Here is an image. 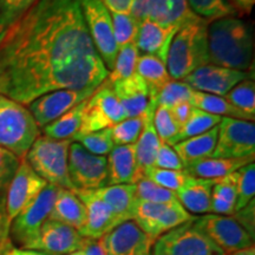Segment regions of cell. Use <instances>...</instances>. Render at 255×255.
Listing matches in <instances>:
<instances>
[{"mask_svg":"<svg viewBox=\"0 0 255 255\" xmlns=\"http://www.w3.org/2000/svg\"><path fill=\"white\" fill-rule=\"evenodd\" d=\"M126 119V111L120 100L104 81L88 100L81 130L73 141L82 135L114 127Z\"/></svg>","mask_w":255,"mask_h":255,"instance_id":"30bf717a","label":"cell"},{"mask_svg":"<svg viewBox=\"0 0 255 255\" xmlns=\"http://www.w3.org/2000/svg\"><path fill=\"white\" fill-rule=\"evenodd\" d=\"M81 251L83 255H105L100 240H91V239H83Z\"/></svg>","mask_w":255,"mask_h":255,"instance_id":"db71d44e","label":"cell"},{"mask_svg":"<svg viewBox=\"0 0 255 255\" xmlns=\"http://www.w3.org/2000/svg\"><path fill=\"white\" fill-rule=\"evenodd\" d=\"M233 107L246 114L252 121L255 119V83L253 79H245L235 85L227 95L223 96Z\"/></svg>","mask_w":255,"mask_h":255,"instance_id":"e575fe53","label":"cell"},{"mask_svg":"<svg viewBox=\"0 0 255 255\" xmlns=\"http://www.w3.org/2000/svg\"><path fill=\"white\" fill-rule=\"evenodd\" d=\"M154 167L161 169H171V170H183L184 165L178 157L177 152L168 143L161 142L159 149L156 155Z\"/></svg>","mask_w":255,"mask_h":255,"instance_id":"c3c4849f","label":"cell"},{"mask_svg":"<svg viewBox=\"0 0 255 255\" xmlns=\"http://www.w3.org/2000/svg\"><path fill=\"white\" fill-rule=\"evenodd\" d=\"M214 181L213 184L212 195H214L219 199H221L229 205H233L235 207L237 205V181H238V174L237 171L233 174H229L227 176H223L221 178Z\"/></svg>","mask_w":255,"mask_h":255,"instance_id":"bcb514c9","label":"cell"},{"mask_svg":"<svg viewBox=\"0 0 255 255\" xmlns=\"http://www.w3.org/2000/svg\"><path fill=\"white\" fill-rule=\"evenodd\" d=\"M231 255H255V246L252 245V246L244 248V250L234 252V253H232Z\"/></svg>","mask_w":255,"mask_h":255,"instance_id":"6f0895ef","label":"cell"},{"mask_svg":"<svg viewBox=\"0 0 255 255\" xmlns=\"http://www.w3.org/2000/svg\"><path fill=\"white\" fill-rule=\"evenodd\" d=\"M38 0H0V20L6 27L18 20Z\"/></svg>","mask_w":255,"mask_h":255,"instance_id":"f6af8a7d","label":"cell"},{"mask_svg":"<svg viewBox=\"0 0 255 255\" xmlns=\"http://www.w3.org/2000/svg\"><path fill=\"white\" fill-rule=\"evenodd\" d=\"M11 247H13V246H8V247H5V248H2V250H0V255H2V254H4L5 252L7 251V250H9V248H11Z\"/></svg>","mask_w":255,"mask_h":255,"instance_id":"91938a15","label":"cell"},{"mask_svg":"<svg viewBox=\"0 0 255 255\" xmlns=\"http://www.w3.org/2000/svg\"><path fill=\"white\" fill-rule=\"evenodd\" d=\"M144 123V114L136 117H128L122 122L111 127V135L115 145L135 144Z\"/></svg>","mask_w":255,"mask_h":255,"instance_id":"8d00e7d4","label":"cell"},{"mask_svg":"<svg viewBox=\"0 0 255 255\" xmlns=\"http://www.w3.org/2000/svg\"><path fill=\"white\" fill-rule=\"evenodd\" d=\"M190 104L196 109H200L206 113L216 115L220 117H232V119L252 121L246 114L229 104L221 96H215L194 90L190 98ZM254 122V121H252Z\"/></svg>","mask_w":255,"mask_h":255,"instance_id":"4dcf8cb0","label":"cell"},{"mask_svg":"<svg viewBox=\"0 0 255 255\" xmlns=\"http://www.w3.org/2000/svg\"><path fill=\"white\" fill-rule=\"evenodd\" d=\"M68 168L73 189L97 190L109 184L107 156L91 154L77 142L69 148Z\"/></svg>","mask_w":255,"mask_h":255,"instance_id":"9c48e42d","label":"cell"},{"mask_svg":"<svg viewBox=\"0 0 255 255\" xmlns=\"http://www.w3.org/2000/svg\"><path fill=\"white\" fill-rule=\"evenodd\" d=\"M194 226L226 255L254 245V239L233 216L205 214L195 218Z\"/></svg>","mask_w":255,"mask_h":255,"instance_id":"8fae6325","label":"cell"},{"mask_svg":"<svg viewBox=\"0 0 255 255\" xmlns=\"http://www.w3.org/2000/svg\"><path fill=\"white\" fill-rule=\"evenodd\" d=\"M219 126L201 135L189 137L173 145L186 169L188 165L199 162L201 159L212 157L218 141Z\"/></svg>","mask_w":255,"mask_h":255,"instance_id":"4316f807","label":"cell"},{"mask_svg":"<svg viewBox=\"0 0 255 255\" xmlns=\"http://www.w3.org/2000/svg\"><path fill=\"white\" fill-rule=\"evenodd\" d=\"M214 181L191 176L176 191L177 200L190 214H210V200Z\"/></svg>","mask_w":255,"mask_h":255,"instance_id":"484cf974","label":"cell"},{"mask_svg":"<svg viewBox=\"0 0 255 255\" xmlns=\"http://www.w3.org/2000/svg\"><path fill=\"white\" fill-rule=\"evenodd\" d=\"M97 90V89H96ZM96 90H72L63 89L45 94L28 104V110L36 121L39 129L59 119L64 114L77 107L82 102L89 100Z\"/></svg>","mask_w":255,"mask_h":255,"instance_id":"5bb4252c","label":"cell"},{"mask_svg":"<svg viewBox=\"0 0 255 255\" xmlns=\"http://www.w3.org/2000/svg\"><path fill=\"white\" fill-rule=\"evenodd\" d=\"M155 241L132 220L121 223L100 239L105 255H148Z\"/></svg>","mask_w":255,"mask_h":255,"instance_id":"9a60e30c","label":"cell"},{"mask_svg":"<svg viewBox=\"0 0 255 255\" xmlns=\"http://www.w3.org/2000/svg\"><path fill=\"white\" fill-rule=\"evenodd\" d=\"M221 119L222 117L216 116V115L208 114L206 111L194 108L189 119L187 120V122L183 126H181L177 135L174 137L171 146L178 142L183 141V139L189 138V137H194L209 131L210 129L219 126L220 122H221Z\"/></svg>","mask_w":255,"mask_h":255,"instance_id":"d6a6232c","label":"cell"},{"mask_svg":"<svg viewBox=\"0 0 255 255\" xmlns=\"http://www.w3.org/2000/svg\"><path fill=\"white\" fill-rule=\"evenodd\" d=\"M108 11L113 13H130L133 0H100Z\"/></svg>","mask_w":255,"mask_h":255,"instance_id":"f5cc1de1","label":"cell"},{"mask_svg":"<svg viewBox=\"0 0 255 255\" xmlns=\"http://www.w3.org/2000/svg\"><path fill=\"white\" fill-rule=\"evenodd\" d=\"M117 96L128 117H136L145 113L150 102L148 85L137 73L110 85Z\"/></svg>","mask_w":255,"mask_h":255,"instance_id":"603a6c76","label":"cell"},{"mask_svg":"<svg viewBox=\"0 0 255 255\" xmlns=\"http://www.w3.org/2000/svg\"><path fill=\"white\" fill-rule=\"evenodd\" d=\"M191 11L207 21H214L226 17H235L237 11L228 0H187Z\"/></svg>","mask_w":255,"mask_h":255,"instance_id":"d590c367","label":"cell"},{"mask_svg":"<svg viewBox=\"0 0 255 255\" xmlns=\"http://www.w3.org/2000/svg\"><path fill=\"white\" fill-rule=\"evenodd\" d=\"M255 157L244 158H216L208 157L188 165L187 173L193 177L206 178V180H218L229 174L235 173L239 169L248 163L254 162Z\"/></svg>","mask_w":255,"mask_h":255,"instance_id":"83f0119b","label":"cell"},{"mask_svg":"<svg viewBox=\"0 0 255 255\" xmlns=\"http://www.w3.org/2000/svg\"><path fill=\"white\" fill-rule=\"evenodd\" d=\"M40 136V129L25 105L0 95V146L23 159Z\"/></svg>","mask_w":255,"mask_h":255,"instance_id":"277c9868","label":"cell"},{"mask_svg":"<svg viewBox=\"0 0 255 255\" xmlns=\"http://www.w3.org/2000/svg\"><path fill=\"white\" fill-rule=\"evenodd\" d=\"M2 255H56V254L46 253V252L37 251V250H26V248L11 247Z\"/></svg>","mask_w":255,"mask_h":255,"instance_id":"9f6ffc18","label":"cell"},{"mask_svg":"<svg viewBox=\"0 0 255 255\" xmlns=\"http://www.w3.org/2000/svg\"><path fill=\"white\" fill-rule=\"evenodd\" d=\"M194 218L156 239L152 255H226L194 226Z\"/></svg>","mask_w":255,"mask_h":255,"instance_id":"8992f818","label":"cell"},{"mask_svg":"<svg viewBox=\"0 0 255 255\" xmlns=\"http://www.w3.org/2000/svg\"><path fill=\"white\" fill-rule=\"evenodd\" d=\"M255 205L254 200H252L247 206L234 213L233 218L248 232V234L254 239L255 233Z\"/></svg>","mask_w":255,"mask_h":255,"instance_id":"681fc988","label":"cell"},{"mask_svg":"<svg viewBox=\"0 0 255 255\" xmlns=\"http://www.w3.org/2000/svg\"><path fill=\"white\" fill-rule=\"evenodd\" d=\"M209 63L247 72L253 68L254 37L251 27L237 17H226L208 25Z\"/></svg>","mask_w":255,"mask_h":255,"instance_id":"7a4b0ae2","label":"cell"},{"mask_svg":"<svg viewBox=\"0 0 255 255\" xmlns=\"http://www.w3.org/2000/svg\"><path fill=\"white\" fill-rule=\"evenodd\" d=\"M49 219L65 223L81 233L87 222V209L75 191L59 188Z\"/></svg>","mask_w":255,"mask_h":255,"instance_id":"cb8c5ba5","label":"cell"},{"mask_svg":"<svg viewBox=\"0 0 255 255\" xmlns=\"http://www.w3.org/2000/svg\"><path fill=\"white\" fill-rule=\"evenodd\" d=\"M108 72L79 0H38L0 36V95L23 105L63 89L96 90Z\"/></svg>","mask_w":255,"mask_h":255,"instance_id":"6da1fadb","label":"cell"},{"mask_svg":"<svg viewBox=\"0 0 255 255\" xmlns=\"http://www.w3.org/2000/svg\"><path fill=\"white\" fill-rule=\"evenodd\" d=\"M193 109L194 107L190 104V102H182V103H178L176 105H174L173 108H170L171 115H173V117L178 123L180 128L187 122L188 119H189Z\"/></svg>","mask_w":255,"mask_h":255,"instance_id":"816d5d0a","label":"cell"},{"mask_svg":"<svg viewBox=\"0 0 255 255\" xmlns=\"http://www.w3.org/2000/svg\"><path fill=\"white\" fill-rule=\"evenodd\" d=\"M139 57V51L137 49L136 43H130L128 45L119 49L114 68L108 72L105 82L109 85L116 82L126 79L136 73V64Z\"/></svg>","mask_w":255,"mask_h":255,"instance_id":"836d02e7","label":"cell"},{"mask_svg":"<svg viewBox=\"0 0 255 255\" xmlns=\"http://www.w3.org/2000/svg\"><path fill=\"white\" fill-rule=\"evenodd\" d=\"M69 255H83V252L79 250V251H77V252H73V253H71V254H69Z\"/></svg>","mask_w":255,"mask_h":255,"instance_id":"94428289","label":"cell"},{"mask_svg":"<svg viewBox=\"0 0 255 255\" xmlns=\"http://www.w3.org/2000/svg\"><path fill=\"white\" fill-rule=\"evenodd\" d=\"M237 205L235 212L247 206L255 195V164L254 162L248 163L237 171Z\"/></svg>","mask_w":255,"mask_h":255,"instance_id":"b9f144b4","label":"cell"},{"mask_svg":"<svg viewBox=\"0 0 255 255\" xmlns=\"http://www.w3.org/2000/svg\"><path fill=\"white\" fill-rule=\"evenodd\" d=\"M9 229H11V222L6 213L5 195H0V250L12 246V241L9 239Z\"/></svg>","mask_w":255,"mask_h":255,"instance_id":"f907efd6","label":"cell"},{"mask_svg":"<svg viewBox=\"0 0 255 255\" xmlns=\"http://www.w3.org/2000/svg\"><path fill=\"white\" fill-rule=\"evenodd\" d=\"M58 189V187L47 183L36 199L12 221L9 234L21 248H28L37 239L41 226L49 219Z\"/></svg>","mask_w":255,"mask_h":255,"instance_id":"ba28073f","label":"cell"},{"mask_svg":"<svg viewBox=\"0 0 255 255\" xmlns=\"http://www.w3.org/2000/svg\"><path fill=\"white\" fill-rule=\"evenodd\" d=\"M79 2L92 44L105 68L110 71L119 53L110 12L100 0H79Z\"/></svg>","mask_w":255,"mask_h":255,"instance_id":"52a82bcc","label":"cell"},{"mask_svg":"<svg viewBox=\"0 0 255 255\" xmlns=\"http://www.w3.org/2000/svg\"><path fill=\"white\" fill-rule=\"evenodd\" d=\"M208 25L209 21L197 15L175 33L165 58L171 79L183 81L195 70L210 64Z\"/></svg>","mask_w":255,"mask_h":255,"instance_id":"3957f363","label":"cell"},{"mask_svg":"<svg viewBox=\"0 0 255 255\" xmlns=\"http://www.w3.org/2000/svg\"><path fill=\"white\" fill-rule=\"evenodd\" d=\"M212 157H255L254 122L222 117L219 124L218 141Z\"/></svg>","mask_w":255,"mask_h":255,"instance_id":"7c38bea8","label":"cell"},{"mask_svg":"<svg viewBox=\"0 0 255 255\" xmlns=\"http://www.w3.org/2000/svg\"><path fill=\"white\" fill-rule=\"evenodd\" d=\"M113 28L116 40L117 47L128 45L130 43H135L138 31L139 23L130 13H113L110 12Z\"/></svg>","mask_w":255,"mask_h":255,"instance_id":"ab89813d","label":"cell"},{"mask_svg":"<svg viewBox=\"0 0 255 255\" xmlns=\"http://www.w3.org/2000/svg\"><path fill=\"white\" fill-rule=\"evenodd\" d=\"M148 255H152V254H151V252H150V253H149V254H148Z\"/></svg>","mask_w":255,"mask_h":255,"instance_id":"6125c7cd","label":"cell"},{"mask_svg":"<svg viewBox=\"0 0 255 255\" xmlns=\"http://www.w3.org/2000/svg\"><path fill=\"white\" fill-rule=\"evenodd\" d=\"M94 193L110 207L119 225L132 220L137 202L135 184H110Z\"/></svg>","mask_w":255,"mask_h":255,"instance_id":"d4e9b609","label":"cell"},{"mask_svg":"<svg viewBox=\"0 0 255 255\" xmlns=\"http://www.w3.org/2000/svg\"><path fill=\"white\" fill-rule=\"evenodd\" d=\"M5 28H6V25H5L4 23H2L1 20H0V36H1L2 32L5 31Z\"/></svg>","mask_w":255,"mask_h":255,"instance_id":"680465c9","label":"cell"},{"mask_svg":"<svg viewBox=\"0 0 255 255\" xmlns=\"http://www.w3.org/2000/svg\"><path fill=\"white\" fill-rule=\"evenodd\" d=\"M177 30L151 20H143L138 25L136 46L143 55L158 57L165 63L167 52Z\"/></svg>","mask_w":255,"mask_h":255,"instance_id":"44dd1931","label":"cell"},{"mask_svg":"<svg viewBox=\"0 0 255 255\" xmlns=\"http://www.w3.org/2000/svg\"><path fill=\"white\" fill-rule=\"evenodd\" d=\"M109 184H135L142 175L137 164L135 144L115 145L107 156Z\"/></svg>","mask_w":255,"mask_h":255,"instance_id":"ffe728a7","label":"cell"},{"mask_svg":"<svg viewBox=\"0 0 255 255\" xmlns=\"http://www.w3.org/2000/svg\"><path fill=\"white\" fill-rule=\"evenodd\" d=\"M248 78H251L250 72L207 64L187 76L183 82L195 91L223 97L235 85Z\"/></svg>","mask_w":255,"mask_h":255,"instance_id":"e0dca14e","label":"cell"},{"mask_svg":"<svg viewBox=\"0 0 255 255\" xmlns=\"http://www.w3.org/2000/svg\"><path fill=\"white\" fill-rule=\"evenodd\" d=\"M193 92L194 90L186 82L170 79L156 95V102H157V105L167 107L170 109L178 103L190 102Z\"/></svg>","mask_w":255,"mask_h":255,"instance_id":"f35d334b","label":"cell"},{"mask_svg":"<svg viewBox=\"0 0 255 255\" xmlns=\"http://www.w3.org/2000/svg\"><path fill=\"white\" fill-rule=\"evenodd\" d=\"M136 73L148 85L150 98H156L158 91L171 79L163 60L151 55H139Z\"/></svg>","mask_w":255,"mask_h":255,"instance_id":"f1b7e54d","label":"cell"},{"mask_svg":"<svg viewBox=\"0 0 255 255\" xmlns=\"http://www.w3.org/2000/svg\"><path fill=\"white\" fill-rule=\"evenodd\" d=\"M73 142L79 143L91 154L100 156H107L115 146L113 135H111V128L82 135L77 137Z\"/></svg>","mask_w":255,"mask_h":255,"instance_id":"7bdbcfd3","label":"cell"},{"mask_svg":"<svg viewBox=\"0 0 255 255\" xmlns=\"http://www.w3.org/2000/svg\"><path fill=\"white\" fill-rule=\"evenodd\" d=\"M83 238L77 229L65 223L47 219L36 240L26 250L43 251L56 255H69L81 250Z\"/></svg>","mask_w":255,"mask_h":255,"instance_id":"ac0fdd59","label":"cell"},{"mask_svg":"<svg viewBox=\"0 0 255 255\" xmlns=\"http://www.w3.org/2000/svg\"><path fill=\"white\" fill-rule=\"evenodd\" d=\"M20 161L21 159L11 151L0 146V194L7 189L20 164Z\"/></svg>","mask_w":255,"mask_h":255,"instance_id":"7dc6e473","label":"cell"},{"mask_svg":"<svg viewBox=\"0 0 255 255\" xmlns=\"http://www.w3.org/2000/svg\"><path fill=\"white\" fill-rule=\"evenodd\" d=\"M72 190L83 201L87 209V222L81 232L83 238L100 240L111 229L119 226L113 210L103 200L96 195L94 190Z\"/></svg>","mask_w":255,"mask_h":255,"instance_id":"d6986e66","label":"cell"},{"mask_svg":"<svg viewBox=\"0 0 255 255\" xmlns=\"http://www.w3.org/2000/svg\"><path fill=\"white\" fill-rule=\"evenodd\" d=\"M130 14L138 23L151 20L177 31L197 17L189 8L187 0H133Z\"/></svg>","mask_w":255,"mask_h":255,"instance_id":"4fadbf2b","label":"cell"},{"mask_svg":"<svg viewBox=\"0 0 255 255\" xmlns=\"http://www.w3.org/2000/svg\"><path fill=\"white\" fill-rule=\"evenodd\" d=\"M154 127L162 142L171 145L174 137L177 135L180 126L175 121L171 111L167 107L157 105L154 113Z\"/></svg>","mask_w":255,"mask_h":255,"instance_id":"ee69618b","label":"cell"},{"mask_svg":"<svg viewBox=\"0 0 255 255\" xmlns=\"http://www.w3.org/2000/svg\"><path fill=\"white\" fill-rule=\"evenodd\" d=\"M156 107H157L156 98H150V102H149L148 108L144 113V123H143L142 131L135 143L137 164H138L142 177H144L146 170L154 167L156 155H157L162 142L154 127V113Z\"/></svg>","mask_w":255,"mask_h":255,"instance_id":"7402d4cb","label":"cell"},{"mask_svg":"<svg viewBox=\"0 0 255 255\" xmlns=\"http://www.w3.org/2000/svg\"><path fill=\"white\" fill-rule=\"evenodd\" d=\"M46 184V181L34 173L26 159H21L11 183L6 189V213L9 222L12 223L15 216L36 199Z\"/></svg>","mask_w":255,"mask_h":255,"instance_id":"2e32d148","label":"cell"},{"mask_svg":"<svg viewBox=\"0 0 255 255\" xmlns=\"http://www.w3.org/2000/svg\"><path fill=\"white\" fill-rule=\"evenodd\" d=\"M193 219L194 216L189 212H187L178 201H174V202L167 203L161 215L144 232L150 237L157 239L171 229L176 228Z\"/></svg>","mask_w":255,"mask_h":255,"instance_id":"1f68e13d","label":"cell"},{"mask_svg":"<svg viewBox=\"0 0 255 255\" xmlns=\"http://www.w3.org/2000/svg\"><path fill=\"white\" fill-rule=\"evenodd\" d=\"M144 177L149 178L152 182L165 188V189L173 190L176 193L187 183V181L191 176L187 173L186 169H183V170H171V169L152 167L145 171Z\"/></svg>","mask_w":255,"mask_h":255,"instance_id":"60d3db41","label":"cell"},{"mask_svg":"<svg viewBox=\"0 0 255 255\" xmlns=\"http://www.w3.org/2000/svg\"><path fill=\"white\" fill-rule=\"evenodd\" d=\"M72 142L71 139H53L39 136L31 145L25 159L46 183L72 190L68 168L69 148Z\"/></svg>","mask_w":255,"mask_h":255,"instance_id":"5b68a950","label":"cell"},{"mask_svg":"<svg viewBox=\"0 0 255 255\" xmlns=\"http://www.w3.org/2000/svg\"><path fill=\"white\" fill-rule=\"evenodd\" d=\"M137 201L152 203H169L177 200L176 193L158 186L146 177L139 178L135 183Z\"/></svg>","mask_w":255,"mask_h":255,"instance_id":"74e56055","label":"cell"},{"mask_svg":"<svg viewBox=\"0 0 255 255\" xmlns=\"http://www.w3.org/2000/svg\"><path fill=\"white\" fill-rule=\"evenodd\" d=\"M229 4L234 7L235 11L237 8L244 13H251L252 8L255 4V0H228Z\"/></svg>","mask_w":255,"mask_h":255,"instance_id":"11a10c76","label":"cell"},{"mask_svg":"<svg viewBox=\"0 0 255 255\" xmlns=\"http://www.w3.org/2000/svg\"><path fill=\"white\" fill-rule=\"evenodd\" d=\"M87 102L88 100L82 102L81 104L64 114L59 119L44 127V136L53 139H71L73 141V138L78 135L79 130H81Z\"/></svg>","mask_w":255,"mask_h":255,"instance_id":"f546056e","label":"cell"}]
</instances>
